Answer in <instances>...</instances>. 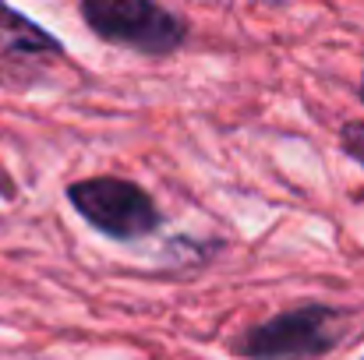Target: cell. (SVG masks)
Masks as SVG:
<instances>
[{"mask_svg": "<svg viewBox=\"0 0 364 360\" xmlns=\"http://www.w3.org/2000/svg\"><path fill=\"white\" fill-rule=\"evenodd\" d=\"M78 14L92 36L141 57H170L188 39L184 18L156 0H82Z\"/></svg>", "mask_w": 364, "mask_h": 360, "instance_id": "1", "label": "cell"}, {"mask_svg": "<svg viewBox=\"0 0 364 360\" xmlns=\"http://www.w3.org/2000/svg\"><path fill=\"white\" fill-rule=\"evenodd\" d=\"M343 339V315L329 304H301L251 325L237 339L244 360H318Z\"/></svg>", "mask_w": 364, "mask_h": 360, "instance_id": "2", "label": "cell"}, {"mask_svg": "<svg viewBox=\"0 0 364 360\" xmlns=\"http://www.w3.org/2000/svg\"><path fill=\"white\" fill-rule=\"evenodd\" d=\"M68 202L96 234L124 240V244L156 234L163 223V212L156 209L149 191L127 177H114V173L75 180L68 187Z\"/></svg>", "mask_w": 364, "mask_h": 360, "instance_id": "3", "label": "cell"}, {"mask_svg": "<svg viewBox=\"0 0 364 360\" xmlns=\"http://www.w3.org/2000/svg\"><path fill=\"white\" fill-rule=\"evenodd\" d=\"M57 57H64V43L50 36L39 21L25 18L21 11L0 0V67L14 71V67H32Z\"/></svg>", "mask_w": 364, "mask_h": 360, "instance_id": "4", "label": "cell"}, {"mask_svg": "<svg viewBox=\"0 0 364 360\" xmlns=\"http://www.w3.org/2000/svg\"><path fill=\"white\" fill-rule=\"evenodd\" d=\"M361 103H364V75H361ZM340 145H343V152H347L350 159H358V163L364 166V120L343 124V131H340Z\"/></svg>", "mask_w": 364, "mask_h": 360, "instance_id": "5", "label": "cell"}]
</instances>
